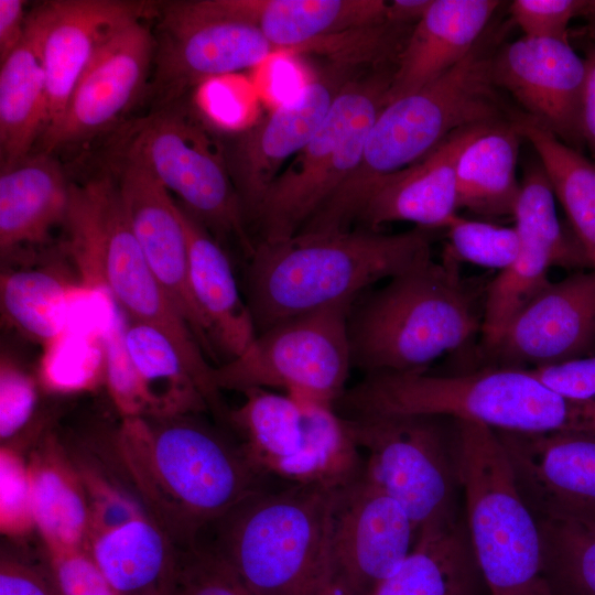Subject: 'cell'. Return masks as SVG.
<instances>
[{
  "label": "cell",
  "instance_id": "cell-16",
  "mask_svg": "<svg viewBox=\"0 0 595 595\" xmlns=\"http://www.w3.org/2000/svg\"><path fill=\"white\" fill-rule=\"evenodd\" d=\"M553 187L541 172L527 174L512 217L520 246L515 260L488 284L482 314V349L491 347L515 313L550 280L552 267L591 268L589 260L556 213Z\"/></svg>",
  "mask_w": 595,
  "mask_h": 595
},
{
  "label": "cell",
  "instance_id": "cell-35",
  "mask_svg": "<svg viewBox=\"0 0 595 595\" xmlns=\"http://www.w3.org/2000/svg\"><path fill=\"white\" fill-rule=\"evenodd\" d=\"M80 289L48 268L21 269L1 275V307L6 320L44 347L69 326Z\"/></svg>",
  "mask_w": 595,
  "mask_h": 595
},
{
  "label": "cell",
  "instance_id": "cell-40",
  "mask_svg": "<svg viewBox=\"0 0 595 595\" xmlns=\"http://www.w3.org/2000/svg\"><path fill=\"white\" fill-rule=\"evenodd\" d=\"M171 595H252L232 569L209 550H178Z\"/></svg>",
  "mask_w": 595,
  "mask_h": 595
},
{
  "label": "cell",
  "instance_id": "cell-37",
  "mask_svg": "<svg viewBox=\"0 0 595 595\" xmlns=\"http://www.w3.org/2000/svg\"><path fill=\"white\" fill-rule=\"evenodd\" d=\"M40 376L43 385L56 392H76L93 388L105 379L102 335L69 326L45 347Z\"/></svg>",
  "mask_w": 595,
  "mask_h": 595
},
{
  "label": "cell",
  "instance_id": "cell-32",
  "mask_svg": "<svg viewBox=\"0 0 595 595\" xmlns=\"http://www.w3.org/2000/svg\"><path fill=\"white\" fill-rule=\"evenodd\" d=\"M35 528L46 549L85 548L90 509L82 479L47 439L29 463Z\"/></svg>",
  "mask_w": 595,
  "mask_h": 595
},
{
  "label": "cell",
  "instance_id": "cell-4",
  "mask_svg": "<svg viewBox=\"0 0 595 595\" xmlns=\"http://www.w3.org/2000/svg\"><path fill=\"white\" fill-rule=\"evenodd\" d=\"M335 408L345 418L435 414L497 431L595 433V401L565 397L528 368L365 375L345 390Z\"/></svg>",
  "mask_w": 595,
  "mask_h": 595
},
{
  "label": "cell",
  "instance_id": "cell-3",
  "mask_svg": "<svg viewBox=\"0 0 595 595\" xmlns=\"http://www.w3.org/2000/svg\"><path fill=\"white\" fill-rule=\"evenodd\" d=\"M433 229L399 234L356 228L256 242L246 269L247 305L257 334L338 302L432 259Z\"/></svg>",
  "mask_w": 595,
  "mask_h": 595
},
{
  "label": "cell",
  "instance_id": "cell-51",
  "mask_svg": "<svg viewBox=\"0 0 595 595\" xmlns=\"http://www.w3.org/2000/svg\"><path fill=\"white\" fill-rule=\"evenodd\" d=\"M322 595H351L340 584L335 582L332 577L326 582Z\"/></svg>",
  "mask_w": 595,
  "mask_h": 595
},
{
  "label": "cell",
  "instance_id": "cell-33",
  "mask_svg": "<svg viewBox=\"0 0 595 595\" xmlns=\"http://www.w3.org/2000/svg\"><path fill=\"white\" fill-rule=\"evenodd\" d=\"M513 120L522 138L536 150L595 273V162L526 113L517 112Z\"/></svg>",
  "mask_w": 595,
  "mask_h": 595
},
{
  "label": "cell",
  "instance_id": "cell-43",
  "mask_svg": "<svg viewBox=\"0 0 595 595\" xmlns=\"http://www.w3.org/2000/svg\"><path fill=\"white\" fill-rule=\"evenodd\" d=\"M33 378L7 357L0 366V437L8 442L30 422L36 405Z\"/></svg>",
  "mask_w": 595,
  "mask_h": 595
},
{
  "label": "cell",
  "instance_id": "cell-25",
  "mask_svg": "<svg viewBox=\"0 0 595 595\" xmlns=\"http://www.w3.org/2000/svg\"><path fill=\"white\" fill-rule=\"evenodd\" d=\"M501 6L498 0H432L397 57L387 104L422 88L462 61Z\"/></svg>",
  "mask_w": 595,
  "mask_h": 595
},
{
  "label": "cell",
  "instance_id": "cell-18",
  "mask_svg": "<svg viewBox=\"0 0 595 595\" xmlns=\"http://www.w3.org/2000/svg\"><path fill=\"white\" fill-rule=\"evenodd\" d=\"M155 41L145 19L118 29L79 78L58 123L40 140L52 153L108 129L147 88Z\"/></svg>",
  "mask_w": 595,
  "mask_h": 595
},
{
  "label": "cell",
  "instance_id": "cell-45",
  "mask_svg": "<svg viewBox=\"0 0 595 595\" xmlns=\"http://www.w3.org/2000/svg\"><path fill=\"white\" fill-rule=\"evenodd\" d=\"M556 392L595 401V351L564 363L530 369Z\"/></svg>",
  "mask_w": 595,
  "mask_h": 595
},
{
  "label": "cell",
  "instance_id": "cell-6",
  "mask_svg": "<svg viewBox=\"0 0 595 595\" xmlns=\"http://www.w3.org/2000/svg\"><path fill=\"white\" fill-rule=\"evenodd\" d=\"M332 490L313 484L267 487L207 526L195 544L227 563L252 595H322L331 577Z\"/></svg>",
  "mask_w": 595,
  "mask_h": 595
},
{
  "label": "cell",
  "instance_id": "cell-42",
  "mask_svg": "<svg viewBox=\"0 0 595 595\" xmlns=\"http://www.w3.org/2000/svg\"><path fill=\"white\" fill-rule=\"evenodd\" d=\"M61 595H117L86 548L46 549Z\"/></svg>",
  "mask_w": 595,
  "mask_h": 595
},
{
  "label": "cell",
  "instance_id": "cell-30",
  "mask_svg": "<svg viewBox=\"0 0 595 595\" xmlns=\"http://www.w3.org/2000/svg\"><path fill=\"white\" fill-rule=\"evenodd\" d=\"M72 183L52 153L39 151L0 174V249L44 241L66 223Z\"/></svg>",
  "mask_w": 595,
  "mask_h": 595
},
{
  "label": "cell",
  "instance_id": "cell-17",
  "mask_svg": "<svg viewBox=\"0 0 595 595\" xmlns=\"http://www.w3.org/2000/svg\"><path fill=\"white\" fill-rule=\"evenodd\" d=\"M595 273L575 271L549 281L510 318L498 340L484 349V367L528 369L594 353Z\"/></svg>",
  "mask_w": 595,
  "mask_h": 595
},
{
  "label": "cell",
  "instance_id": "cell-22",
  "mask_svg": "<svg viewBox=\"0 0 595 595\" xmlns=\"http://www.w3.org/2000/svg\"><path fill=\"white\" fill-rule=\"evenodd\" d=\"M119 163L117 187L139 247L205 355L214 357L216 350L191 291L187 242L178 205L143 166L126 159Z\"/></svg>",
  "mask_w": 595,
  "mask_h": 595
},
{
  "label": "cell",
  "instance_id": "cell-2",
  "mask_svg": "<svg viewBox=\"0 0 595 595\" xmlns=\"http://www.w3.org/2000/svg\"><path fill=\"white\" fill-rule=\"evenodd\" d=\"M505 31L506 24L490 23L455 66L386 104L367 134L357 167L314 215L318 228L350 229L383 177L419 161L453 132L513 118L493 74Z\"/></svg>",
  "mask_w": 595,
  "mask_h": 595
},
{
  "label": "cell",
  "instance_id": "cell-12",
  "mask_svg": "<svg viewBox=\"0 0 595 595\" xmlns=\"http://www.w3.org/2000/svg\"><path fill=\"white\" fill-rule=\"evenodd\" d=\"M354 303L338 302L257 334L240 355L213 367L214 385L219 391L277 388L335 407L353 367L348 316Z\"/></svg>",
  "mask_w": 595,
  "mask_h": 595
},
{
  "label": "cell",
  "instance_id": "cell-52",
  "mask_svg": "<svg viewBox=\"0 0 595 595\" xmlns=\"http://www.w3.org/2000/svg\"><path fill=\"white\" fill-rule=\"evenodd\" d=\"M527 595H552V594L550 593L548 586L545 585V583L541 578V581L538 583V585L530 593H528Z\"/></svg>",
  "mask_w": 595,
  "mask_h": 595
},
{
  "label": "cell",
  "instance_id": "cell-20",
  "mask_svg": "<svg viewBox=\"0 0 595 595\" xmlns=\"http://www.w3.org/2000/svg\"><path fill=\"white\" fill-rule=\"evenodd\" d=\"M354 67L338 64L237 138L227 167L247 221H251L284 162L317 132Z\"/></svg>",
  "mask_w": 595,
  "mask_h": 595
},
{
  "label": "cell",
  "instance_id": "cell-9",
  "mask_svg": "<svg viewBox=\"0 0 595 595\" xmlns=\"http://www.w3.org/2000/svg\"><path fill=\"white\" fill-rule=\"evenodd\" d=\"M394 66L351 76L317 132L267 190L251 221L259 241L295 236L357 167L367 134L388 101Z\"/></svg>",
  "mask_w": 595,
  "mask_h": 595
},
{
  "label": "cell",
  "instance_id": "cell-44",
  "mask_svg": "<svg viewBox=\"0 0 595 595\" xmlns=\"http://www.w3.org/2000/svg\"><path fill=\"white\" fill-rule=\"evenodd\" d=\"M584 2L585 0H515L509 4V13L523 36L569 41V23L580 15Z\"/></svg>",
  "mask_w": 595,
  "mask_h": 595
},
{
  "label": "cell",
  "instance_id": "cell-48",
  "mask_svg": "<svg viewBox=\"0 0 595 595\" xmlns=\"http://www.w3.org/2000/svg\"><path fill=\"white\" fill-rule=\"evenodd\" d=\"M585 83L582 104V136L595 158V42L585 50Z\"/></svg>",
  "mask_w": 595,
  "mask_h": 595
},
{
  "label": "cell",
  "instance_id": "cell-10",
  "mask_svg": "<svg viewBox=\"0 0 595 595\" xmlns=\"http://www.w3.org/2000/svg\"><path fill=\"white\" fill-rule=\"evenodd\" d=\"M242 393L245 401L229 411L228 426L263 475L335 488L364 468L365 459L335 407L268 389Z\"/></svg>",
  "mask_w": 595,
  "mask_h": 595
},
{
  "label": "cell",
  "instance_id": "cell-28",
  "mask_svg": "<svg viewBox=\"0 0 595 595\" xmlns=\"http://www.w3.org/2000/svg\"><path fill=\"white\" fill-rule=\"evenodd\" d=\"M487 584L458 517L422 526L414 545L375 595H484Z\"/></svg>",
  "mask_w": 595,
  "mask_h": 595
},
{
  "label": "cell",
  "instance_id": "cell-24",
  "mask_svg": "<svg viewBox=\"0 0 595 595\" xmlns=\"http://www.w3.org/2000/svg\"><path fill=\"white\" fill-rule=\"evenodd\" d=\"M491 125L459 129L419 161L383 177L369 195L357 223L372 230L393 221H410L433 230L446 228L458 209V158Z\"/></svg>",
  "mask_w": 595,
  "mask_h": 595
},
{
  "label": "cell",
  "instance_id": "cell-39",
  "mask_svg": "<svg viewBox=\"0 0 595 595\" xmlns=\"http://www.w3.org/2000/svg\"><path fill=\"white\" fill-rule=\"evenodd\" d=\"M126 327L125 313L116 304L102 334L105 380L110 398L123 418L148 416V401L125 342Z\"/></svg>",
  "mask_w": 595,
  "mask_h": 595
},
{
  "label": "cell",
  "instance_id": "cell-34",
  "mask_svg": "<svg viewBox=\"0 0 595 595\" xmlns=\"http://www.w3.org/2000/svg\"><path fill=\"white\" fill-rule=\"evenodd\" d=\"M125 342L148 401V416L196 414L208 409L177 349L163 333L131 322L127 323Z\"/></svg>",
  "mask_w": 595,
  "mask_h": 595
},
{
  "label": "cell",
  "instance_id": "cell-13",
  "mask_svg": "<svg viewBox=\"0 0 595 595\" xmlns=\"http://www.w3.org/2000/svg\"><path fill=\"white\" fill-rule=\"evenodd\" d=\"M119 154L173 192L219 242L234 238L250 257L256 244L227 163L181 108L172 104L138 120L123 137Z\"/></svg>",
  "mask_w": 595,
  "mask_h": 595
},
{
  "label": "cell",
  "instance_id": "cell-1",
  "mask_svg": "<svg viewBox=\"0 0 595 595\" xmlns=\"http://www.w3.org/2000/svg\"><path fill=\"white\" fill-rule=\"evenodd\" d=\"M112 448L137 498L178 549L271 479L240 444L194 414L123 418Z\"/></svg>",
  "mask_w": 595,
  "mask_h": 595
},
{
  "label": "cell",
  "instance_id": "cell-15",
  "mask_svg": "<svg viewBox=\"0 0 595 595\" xmlns=\"http://www.w3.org/2000/svg\"><path fill=\"white\" fill-rule=\"evenodd\" d=\"M415 528L404 508L364 468L332 490L327 523L331 577L351 595H375L411 552Z\"/></svg>",
  "mask_w": 595,
  "mask_h": 595
},
{
  "label": "cell",
  "instance_id": "cell-31",
  "mask_svg": "<svg viewBox=\"0 0 595 595\" xmlns=\"http://www.w3.org/2000/svg\"><path fill=\"white\" fill-rule=\"evenodd\" d=\"M521 139L512 118L489 126L466 145L456 167L458 209L512 216L520 193L516 172Z\"/></svg>",
  "mask_w": 595,
  "mask_h": 595
},
{
  "label": "cell",
  "instance_id": "cell-11",
  "mask_svg": "<svg viewBox=\"0 0 595 595\" xmlns=\"http://www.w3.org/2000/svg\"><path fill=\"white\" fill-rule=\"evenodd\" d=\"M345 420L357 447L367 452L366 473L404 508L416 533L430 522L458 517L455 419L371 414Z\"/></svg>",
  "mask_w": 595,
  "mask_h": 595
},
{
  "label": "cell",
  "instance_id": "cell-38",
  "mask_svg": "<svg viewBox=\"0 0 595 595\" xmlns=\"http://www.w3.org/2000/svg\"><path fill=\"white\" fill-rule=\"evenodd\" d=\"M448 252L457 261L502 271L517 257L520 239L513 227H505L456 215L445 228Z\"/></svg>",
  "mask_w": 595,
  "mask_h": 595
},
{
  "label": "cell",
  "instance_id": "cell-26",
  "mask_svg": "<svg viewBox=\"0 0 595 595\" xmlns=\"http://www.w3.org/2000/svg\"><path fill=\"white\" fill-rule=\"evenodd\" d=\"M46 4L28 14L19 46L0 67V167L7 171L31 154L47 122L43 40Z\"/></svg>",
  "mask_w": 595,
  "mask_h": 595
},
{
  "label": "cell",
  "instance_id": "cell-46",
  "mask_svg": "<svg viewBox=\"0 0 595 595\" xmlns=\"http://www.w3.org/2000/svg\"><path fill=\"white\" fill-rule=\"evenodd\" d=\"M0 595H61L51 570L12 553L0 562Z\"/></svg>",
  "mask_w": 595,
  "mask_h": 595
},
{
  "label": "cell",
  "instance_id": "cell-49",
  "mask_svg": "<svg viewBox=\"0 0 595 595\" xmlns=\"http://www.w3.org/2000/svg\"><path fill=\"white\" fill-rule=\"evenodd\" d=\"M432 0H393L388 1L387 22L400 25H414L426 12Z\"/></svg>",
  "mask_w": 595,
  "mask_h": 595
},
{
  "label": "cell",
  "instance_id": "cell-5",
  "mask_svg": "<svg viewBox=\"0 0 595 595\" xmlns=\"http://www.w3.org/2000/svg\"><path fill=\"white\" fill-rule=\"evenodd\" d=\"M475 296L445 251L357 300L348 316L353 367L365 375L428 371L480 332Z\"/></svg>",
  "mask_w": 595,
  "mask_h": 595
},
{
  "label": "cell",
  "instance_id": "cell-19",
  "mask_svg": "<svg viewBox=\"0 0 595 595\" xmlns=\"http://www.w3.org/2000/svg\"><path fill=\"white\" fill-rule=\"evenodd\" d=\"M495 431L537 520L567 517L595 522V433Z\"/></svg>",
  "mask_w": 595,
  "mask_h": 595
},
{
  "label": "cell",
  "instance_id": "cell-8",
  "mask_svg": "<svg viewBox=\"0 0 595 595\" xmlns=\"http://www.w3.org/2000/svg\"><path fill=\"white\" fill-rule=\"evenodd\" d=\"M455 421L466 523L489 595H527L541 581L538 520L518 490L496 431Z\"/></svg>",
  "mask_w": 595,
  "mask_h": 595
},
{
  "label": "cell",
  "instance_id": "cell-36",
  "mask_svg": "<svg viewBox=\"0 0 595 595\" xmlns=\"http://www.w3.org/2000/svg\"><path fill=\"white\" fill-rule=\"evenodd\" d=\"M541 578L552 595H595V522L538 519Z\"/></svg>",
  "mask_w": 595,
  "mask_h": 595
},
{
  "label": "cell",
  "instance_id": "cell-27",
  "mask_svg": "<svg viewBox=\"0 0 595 595\" xmlns=\"http://www.w3.org/2000/svg\"><path fill=\"white\" fill-rule=\"evenodd\" d=\"M188 256V279L194 301L206 323L212 344L228 356L240 355L257 331L242 301L230 260L209 230L178 205Z\"/></svg>",
  "mask_w": 595,
  "mask_h": 595
},
{
  "label": "cell",
  "instance_id": "cell-23",
  "mask_svg": "<svg viewBox=\"0 0 595 595\" xmlns=\"http://www.w3.org/2000/svg\"><path fill=\"white\" fill-rule=\"evenodd\" d=\"M45 4L43 64L47 122L44 134L61 120L79 78L102 43L121 26L145 19L152 12V6L139 1L55 0Z\"/></svg>",
  "mask_w": 595,
  "mask_h": 595
},
{
  "label": "cell",
  "instance_id": "cell-29",
  "mask_svg": "<svg viewBox=\"0 0 595 595\" xmlns=\"http://www.w3.org/2000/svg\"><path fill=\"white\" fill-rule=\"evenodd\" d=\"M85 548L117 595L169 592L180 550L148 511L90 531Z\"/></svg>",
  "mask_w": 595,
  "mask_h": 595
},
{
  "label": "cell",
  "instance_id": "cell-47",
  "mask_svg": "<svg viewBox=\"0 0 595 595\" xmlns=\"http://www.w3.org/2000/svg\"><path fill=\"white\" fill-rule=\"evenodd\" d=\"M22 0H0V63L21 43L28 15Z\"/></svg>",
  "mask_w": 595,
  "mask_h": 595
},
{
  "label": "cell",
  "instance_id": "cell-21",
  "mask_svg": "<svg viewBox=\"0 0 595 595\" xmlns=\"http://www.w3.org/2000/svg\"><path fill=\"white\" fill-rule=\"evenodd\" d=\"M493 74L523 113L580 151L585 63L569 41L521 36L498 50Z\"/></svg>",
  "mask_w": 595,
  "mask_h": 595
},
{
  "label": "cell",
  "instance_id": "cell-7",
  "mask_svg": "<svg viewBox=\"0 0 595 595\" xmlns=\"http://www.w3.org/2000/svg\"><path fill=\"white\" fill-rule=\"evenodd\" d=\"M69 251L84 284L105 290L132 322L163 333L177 349L207 408L221 423L229 410L192 329L150 269L130 227L117 183L110 176L72 184L66 219Z\"/></svg>",
  "mask_w": 595,
  "mask_h": 595
},
{
  "label": "cell",
  "instance_id": "cell-53",
  "mask_svg": "<svg viewBox=\"0 0 595 595\" xmlns=\"http://www.w3.org/2000/svg\"><path fill=\"white\" fill-rule=\"evenodd\" d=\"M162 595H171L170 589H169V592H166V593H164V594H162Z\"/></svg>",
  "mask_w": 595,
  "mask_h": 595
},
{
  "label": "cell",
  "instance_id": "cell-41",
  "mask_svg": "<svg viewBox=\"0 0 595 595\" xmlns=\"http://www.w3.org/2000/svg\"><path fill=\"white\" fill-rule=\"evenodd\" d=\"M0 527L11 537L35 528L29 464L8 445L0 450Z\"/></svg>",
  "mask_w": 595,
  "mask_h": 595
},
{
  "label": "cell",
  "instance_id": "cell-50",
  "mask_svg": "<svg viewBox=\"0 0 595 595\" xmlns=\"http://www.w3.org/2000/svg\"><path fill=\"white\" fill-rule=\"evenodd\" d=\"M586 21L585 35L589 42H595V0H585L580 13Z\"/></svg>",
  "mask_w": 595,
  "mask_h": 595
},
{
  "label": "cell",
  "instance_id": "cell-14",
  "mask_svg": "<svg viewBox=\"0 0 595 595\" xmlns=\"http://www.w3.org/2000/svg\"><path fill=\"white\" fill-rule=\"evenodd\" d=\"M160 13L150 83L155 109L203 82L292 54L256 26L215 14L199 0L170 2Z\"/></svg>",
  "mask_w": 595,
  "mask_h": 595
}]
</instances>
